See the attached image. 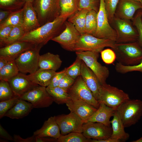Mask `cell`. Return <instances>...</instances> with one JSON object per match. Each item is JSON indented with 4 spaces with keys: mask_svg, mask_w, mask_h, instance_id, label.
Returning <instances> with one entry per match:
<instances>
[{
    "mask_svg": "<svg viewBox=\"0 0 142 142\" xmlns=\"http://www.w3.org/2000/svg\"><path fill=\"white\" fill-rule=\"evenodd\" d=\"M113 49L118 62L123 65H136L142 60V47L138 42L116 43Z\"/></svg>",
    "mask_w": 142,
    "mask_h": 142,
    "instance_id": "cell-2",
    "label": "cell"
},
{
    "mask_svg": "<svg viewBox=\"0 0 142 142\" xmlns=\"http://www.w3.org/2000/svg\"><path fill=\"white\" fill-rule=\"evenodd\" d=\"M61 135H64L72 132H82L84 121L73 112L67 114L55 116Z\"/></svg>",
    "mask_w": 142,
    "mask_h": 142,
    "instance_id": "cell-13",
    "label": "cell"
},
{
    "mask_svg": "<svg viewBox=\"0 0 142 142\" xmlns=\"http://www.w3.org/2000/svg\"><path fill=\"white\" fill-rule=\"evenodd\" d=\"M117 37L116 43H125L136 42L138 34L128 21L118 17L114 19Z\"/></svg>",
    "mask_w": 142,
    "mask_h": 142,
    "instance_id": "cell-14",
    "label": "cell"
},
{
    "mask_svg": "<svg viewBox=\"0 0 142 142\" xmlns=\"http://www.w3.org/2000/svg\"><path fill=\"white\" fill-rule=\"evenodd\" d=\"M141 4H142V1H141Z\"/></svg>",
    "mask_w": 142,
    "mask_h": 142,
    "instance_id": "cell-58",
    "label": "cell"
},
{
    "mask_svg": "<svg viewBox=\"0 0 142 142\" xmlns=\"http://www.w3.org/2000/svg\"><path fill=\"white\" fill-rule=\"evenodd\" d=\"M20 98L16 96L6 100L0 101V119L4 116L5 114L16 104Z\"/></svg>",
    "mask_w": 142,
    "mask_h": 142,
    "instance_id": "cell-39",
    "label": "cell"
},
{
    "mask_svg": "<svg viewBox=\"0 0 142 142\" xmlns=\"http://www.w3.org/2000/svg\"><path fill=\"white\" fill-rule=\"evenodd\" d=\"M97 12L93 10L89 11L86 15L85 33L94 36L97 26Z\"/></svg>",
    "mask_w": 142,
    "mask_h": 142,
    "instance_id": "cell-33",
    "label": "cell"
},
{
    "mask_svg": "<svg viewBox=\"0 0 142 142\" xmlns=\"http://www.w3.org/2000/svg\"><path fill=\"white\" fill-rule=\"evenodd\" d=\"M141 19H142V12H141Z\"/></svg>",
    "mask_w": 142,
    "mask_h": 142,
    "instance_id": "cell-57",
    "label": "cell"
},
{
    "mask_svg": "<svg viewBox=\"0 0 142 142\" xmlns=\"http://www.w3.org/2000/svg\"><path fill=\"white\" fill-rule=\"evenodd\" d=\"M75 81V79L66 74L62 78L58 87L68 92Z\"/></svg>",
    "mask_w": 142,
    "mask_h": 142,
    "instance_id": "cell-46",
    "label": "cell"
},
{
    "mask_svg": "<svg viewBox=\"0 0 142 142\" xmlns=\"http://www.w3.org/2000/svg\"><path fill=\"white\" fill-rule=\"evenodd\" d=\"M0 137L9 141H13V138L5 130L1 124H0Z\"/></svg>",
    "mask_w": 142,
    "mask_h": 142,
    "instance_id": "cell-49",
    "label": "cell"
},
{
    "mask_svg": "<svg viewBox=\"0 0 142 142\" xmlns=\"http://www.w3.org/2000/svg\"><path fill=\"white\" fill-rule=\"evenodd\" d=\"M92 139L86 138L81 133L72 132L66 135H61L57 142H91Z\"/></svg>",
    "mask_w": 142,
    "mask_h": 142,
    "instance_id": "cell-35",
    "label": "cell"
},
{
    "mask_svg": "<svg viewBox=\"0 0 142 142\" xmlns=\"http://www.w3.org/2000/svg\"><path fill=\"white\" fill-rule=\"evenodd\" d=\"M82 60L77 57L74 62L68 67L67 74L75 79L81 75Z\"/></svg>",
    "mask_w": 142,
    "mask_h": 142,
    "instance_id": "cell-40",
    "label": "cell"
},
{
    "mask_svg": "<svg viewBox=\"0 0 142 142\" xmlns=\"http://www.w3.org/2000/svg\"><path fill=\"white\" fill-rule=\"evenodd\" d=\"M36 136H32L24 139L18 135L14 134L13 135V141L15 142H35Z\"/></svg>",
    "mask_w": 142,
    "mask_h": 142,
    "instance_id": "cell-48",
    "label": "cell"
},
{
    "mask_svg": "<svg viewBox=\"0 0 142 142\" xmlns=\"http://www.w3.org/2000/svg\"><path fill=\"white\" fill-rule=\"evenodd\" d=\"M68 18L60 15L52 21L26 33L18 41L27 42L43 46L60 33Z\"/></svg>",
    "mask_w": 142,
    "mask_h": 142,
    "instance_id": "cell-1",
    "label": "cell"
},
{
    "mask_svg": "<svg viewBox=\"0 0 142 142\" xmlns=\"http://www.w3.org/2000/svg\"><path fill=\"white\" fill-rule=\"evenodd\" d=\"M8 62V61L6 59L0 57V70L4 67Z\"/></svg>",
    "mask_w": 142,
    "mask_h": 142,
    "instance_id": "cell-53",
    "label": "cell"
},
{
    "mask_svg": "<svg viewBox=\"0 0 142 142\" xmlns=\"http://www.w3.org/2000/svg\"><path fill=\"white\" fill-rule=\"evenodd\" d=\"M33 135L40 137L58 139L61 134L55 116H51L45 120L42 127L34 132Z\"/></svg>",
    "mask_w": 142,
    "mask_h": 142,
    "instance_id": "cell-21",
    "label": "cell"
},
{
    "mask_svg": "<svg viewBox=\"0 0 142 142\" xmlns=\"http://www.w3.org/2000/svg\"><path fill=\"white\" fill-rule=\"evenodd\" d=\"M13 27L8 26L0 28V44L8 37Z\"/></svg>",
    "mask_w": 142,
    "mask_h": 142,
    "instance_id": "cell-47",
    "label": "cell"
},
{
    "mask_svg": "<svg viewBox=\"0 0 142 142\" xmlns=\"http://www.w3.org/2000/svg\"><path fill=\"white\" fill-rule=\"evenodd\" d=\"M13 12L0 10V24L6 20Z\"/></svg>",
    "mask_w": 142,
    "mask_h": 142,
    "instance_id": "cell-50",
    "label": "cell"
},
{
    "mask_svg": "<svg viewBox=\"0 0 142 142\" xmlns=\"http://www.w3.org/2000/svg\"><path fill=\"white\" fill-rule=\"evenodd\" d=\"M36 45L29 42L18 41L0 48V57L8 62L15 61L22 53Z\"/></svg>",
    "mask_w": 142,
    "mask_h": 142,
    "instance_id": "cell-16",
    "label": "cell"
},
{
    "mask_svg": "<svg viewBox=\"0 0 142 142\" xmlns=\"http://www.w3.org/2000/svg\"><path fill=\"white\" fill-rule=\"evenodd\" d=\"M46 89L54 102L58 104H66L71 99L67 91L59 87L52 88L46 87Z\"/></svg>",
    "mask_w": 142,
    "mask_h": 142,
    "instance_id": "cell-30",
    "label": "cell"
},
{
    "mask_svg": "<svg viewBox=\"0 0 142 142\" xmlns=\"http://www.w3.org/2000/svg\"><path fill=\"white\" fill-rule=\"evenodd\" d=\"M132 142H142V137L139 139L131 141Z\"/></svg>",
    "mask_w": 142,
    "mask_h": 142,
    "instance_id": "cell-54",
    "label": "cell"
},
{
    "mask_svg": "<svg viewBox=\"0 0 142 142\" xmlns=\"http://www.w3.org/2000/svg\"><path fill=\"white\" fill-rule=\"evenodd\" d=\"M120 141L118 140L110 138L105 139L97 140L92 139L91 142H120Z\"/></svg>",
    "mask_w": 142,
    "mask_h": 142,
    "instance_id": "cell-52",
    "label": "cell"
},
{
    "mask_svg": "<svg viewBox=\"0 0 142 142\" xmlns=\"http://www.w3.org/2000/svg\"><path fill=\"white\" fill-rule=\"evenodd\" d=\"M56 73L52 70L39 68L34 73L25 75L33 83L46 87L50 84Z\"/></svg>",
    "mask_w": 142,
    "mask_h": 142,
    "instance_id": "cell-24",
    "label": "cell"
},
{
    "mask_svg": "<svg viewBox=\"0 0 142 142\" xmlns=\"http://www.w3.org/2000/svg\"><path fill=\"white\" fill-rule=\"evenodd\" d=\"M25 0H0V9L14 12L23 8Z\"/></svg>",
    "mask_w": 142,
    "mask_h": 142,
    "instance_id": "cell-36",
    "label": "cell"
},
{
    "mask_svg": "<svg viewBox=\"0 0 142 142\" xmlns=\"http://www.w3.org/2000/svg\"><path fill=\"white\" fill-rule=\"evenodd\" d=\"M137 1H138V2H139L141 3V1L142 0H135Z\"/></svg>",
    "mask_w": 142,
    "mask_h": 142,
    "instance_id": "cell-56",
    "label": "cell"
},
{
    "mask_svg": "<svg viewBox=\"0 0 142 142\" xmlns=\"http://www.w3.org/2000/svg\"><path fill=\"white\" fill-rule=\"evenodd\" d=\"M8 82L14 95L20 98L39 85L32 83L26 77L25 74L20 72L10 79Z\"/></svg>",
    "mask_w": 142,
    "mask_h": 142,
    "instance_id": "cell-18",
    "label": "cell"
},
{
    "mask_svg": "<svg viewBox=\"0 0 142 142\" xmlns=\"http://www.w3.org/2000/svg\"><path fill=\"white\" fill-rule=\"evenodd\" d=\"M118 3V17L125 19H132L135 12L142 9L141 3L135 0H119Z\"/></svg>",
    "mask_w": 142,
    "mask_h": 142,
    "instance_id": "cell-22",
    "label": "cell"
},
{
    "mask_svg": "<svg viewBox=\"0 0 142 142\" xmlns=\"http://www.w3.org/2000/svg\"><path fill=\"white\" fill-rule=\"evenodd\" d=\"M119 0H104L105 8L109 20L114 19Z\"/></svg>",
    "mask_w": 142,
    "mask_h": 142,
    "instance_id": "cell-41",
    "label": "cell"
},
{
    "mask_svg": "<svg viewBox=\"0 0 142 142\" xmlns=\"http://www.w3.org/2000/svg\"><path fill=\"white\" fill-rule=\"evenodd\" d=\"M60 0H34L33 6L40 25L53 21L59 16Z\"/></svg>",
    "mask_w": 142,
    "mask_h": 142,
    "instance_id": "cell-4",
    "label": "cell"
},
{
    "mask_svg": "<svg viewBox=\"0 0 142 142\" xmlns=\"http://www.w3.org/2000/svg\"><path fill=\"white\" fill-rule=\"evenodd\" d=\"M106 11L104 0H100L97 14V26L94 36L98 38L110 39L116 43V32L109 24Z\"/></svg>",
    "mask_w": 142,
    "mask_h": 142,
    "instance_id": "cell-9",
    "label": "cell"
},
{
    "mask_svg": "<svg viewBox=\"0 0 142 142\" xmlns=\"http://www.w3.org/2000/svg\"><path fill=\"white\" fill-rule=\"evenodd\" d=\"M98 0H79V9H86L89 11L93 10L98 12Z\"/></svg>",
    "mask_w": 142,
    "mask_h": 142,
    "instance_id": "cell-43",
    "label": "cell"
},
{
    "mask_svg": "<svg viewBox=\"0 0 142 142\" xmlns=\"http://www.w3.org/2000/svg\"><path fill=\"white\" fill-rule=\"evenodd\" d=\"M25 0L26 2H31L32 3L34 0Z\"/></svg>",
    "mask_w": 142,
    "mask_h": 142,
    "instance_id": "cell-55",
    "label": "cell"
},
{
    "mask_svg": "<svg viewBox=\"0 0 142 142\" xmlns=\"http://www.w3.org/2000/svg\"><path fill=\"white\" fill-rule=\"evenodd\" d=\"M116 110L103 103H100L99 108L84 123L87 122L99 123L110 126V119Z\"/></svg>",
    "mask_w": 142,
    "mask_h": 142,
    "instance_id": "cell-23",
    "label": "cell"
},
{
    "mask_svg": "<svg viewBox=\"0 0 142 142\" xmlns=\"http://www.w3.org/2000/svg\"><path fill=\"white\" fill-rule=\"evenodd\" d=\"M133 23L136 27L138 34V43L142 47V20L141 12L138 13L133 20Z\"/></svg>",
    "mask_w": 142,
    "mask_h": 142,
    "instance_id": "cell-45",
    "label": "cell"
},
{
    "mask_svg": "<svg viewBox=\"0 0 142 142\" xmlns=\"http://www.w3.org/2000/svg\"><path fill=\"white\" fill-rule=\"evenodd\" d=\"M66 104L70 112L74 113L85 121L88 119L97 109L79 99L71 98Z\"/></svg>",
    "mask_w": 142,
    "mask_h": 142,
    "instance_id": "cell-17",
    "label": "cell"
},
{
    "mask_svg": "<svg viewBox=\"0 0 142 142\" xmlns=\"http://www.w3.org/2000/svg\"><path fill=\"white\" fill-rule=\"evenodd\" d=\"M89 11L86 9H79L67 20L73 24L81 35L85 33L86 17Z\"/></svg>",
    "mask_w": 142,
    "mask_h": 142,
    "instance_id": "cell-28",
    "label": "cell"
},
{
    "mask_svg": "<svg viewBox=\"0 0 142 142\" xmlns=\"http://www.w3.org/2000/svg\"><path fill=\"white\" fill-rule=\"evenodd\" d=\"M35 136V142H57V139L53 138Z\"/></svg>",
    "mask_w": 142,
    "mask_h": 142,
    "instance_id": "cell-51",
    "label": "cell"
},
{
    "mask_svg": "<svg viewBox=\"0 0 142 142\" xmlns=\"http://www.w3.org/2000/svg\"><path fill=\"white\" fill-rule=\"evenodd\" d=\"M26 33L22 27H14L8 37L0 44V48L18 41Z\"/></svg>",
    "mask_w": 142,
    "mask_h": 142,
    "instance_id": "cell-34",
    "label": "cell"
},
{
    "mask_svg": "<svg viewBox=\"0 0 142 142\" xmlns=\"http://www.w3.org/2000/svg\"><path fill=\"white\" fill-rule=\"evenodd\" d=\"M33 108L31 103L19 98L15 105L5 114L12 119L22 118L28 115Z\"/></svg>",
    "mask_w": 142,
    "mask_h": 142,
    "instance_id": "cell-25",
    "label": "cell"
},
{
    "mask_svg": "<svg viewBox=\"0 0 142 142\" xmlns=\"http://www.w3.org/2000/svg\"><path fill=\"white\" fill-rule=\"evenodd\" d=\"M125 128L134 125L142 116V101L130 99L121 104L116 110Z\"/></svg>",
    "mask_w": 142,
    "mask_h": 142,
    "instance_id": "cell-3",
    "label": "cell"
},
{
    "mask_svg": "<svg viewBox=\"0 0 142 142\" xmlns=\"http://www.w3.org/2000/svg\"><path fill=\"white\" fill-rule=\"evenodd\" d=\"M19 71L15 61L8 62L0 70V80L8 81L19 74Z\"/></svg>",
    "mask_w": 142,
    "mask_h": 142,
    "instance_id": "cell-31",
    "label": "cell"
},
{
    "mask_svg": "<svg viewBox=\"0 0 142 142\" xmlns=\"http://www.w3.org/2000/svg\"><path fill=\"white\" fill-rule=\"evenodd\" d=\"M60 15L68 18L79 9V0H60Z\"/></svg>",
    "mask_w": 142,
    "mask_h": 142,
    "instance_id": "cell-29",
    "label": "cell"
},
{
    "mask_svg": "<svg viewBox=\"0 0 142 142\" xmlns=\"http://www.w3.org/2000/svg\"><path fill=\"white\" fill-rule=\"evenodd\" d=\"M64 24V29L52 40L59 43L66 50L75 51L76 45L81 35L72 23L66 20Z\"/></svg>",
    "mask_w": 142,
    "mask_h": 142,
    "instance_id": "cell-10",
    "label": "cell"
},
{
    "mask_svg": "<svg viewBox=\"0 0 142 142\" xmlns=\"http://www.w3.org/2000/svg\"><path fill=\"white\" fill-rule=\"evenodd\" d=\"M115 43L110 39L99 38L85 33L81 35L76 45L75 51H90L99 53L105 47L114 48Z\"/></svg>",
    "mask_w": 142,
    "mask_h": 142,
    "instance_id": "cell-6",
    "label": "cell"
},
{
    "mask_svg": "<svg viewBox=\"0 0 142 142\" xmlns=\"http://www.w3.org/2000/svg\"><path fill=\"white\" fill-rule=\"evenodd\" d=\"M16 96L8 81H0V101L11 99Z\"/></svg>",
    "mask_w": 142,
    "mask_h": 142,
    "instance_id": "cell-37",
    "label": "cell"
},
{
    "mask_svg": "<svg viewBox=\"0 0 142 142\" xmlns=\"http://www.w3.org/2000/svg\"><path fill=\"white\" fill-rule=\"evenodd\" d=\"M81 75L94 98L98 101L101 84L95 74L82 60Z\"/></svg>",
    "mask_w": 142,
    "mask_h": 142,
    "instance_id": "cell-19",
    "label": "cell"
},
{
    "mask_svg": "<svg viewBox=\"0 0 142 142\" xmlns=\"http://www.w3.org/2000/svg\"><path fill=\"white\" fill-rule=\"evenodd\" d=\"M99 53L90 51H76L77 57L83 60L95 74L100 84L105 83L110 72L108 68L102 65L98 61Z\"/></svg>",
    "mask_w": 142,
    "mask_h": 142,
    "instance_id": "cell-7",
    "label": "cell"
},
{
    "mask_svg": "<svg viewBox=\"0 0 142 142\" xmlns=\"http://www.w3.org/2000/svg\"><path fill=\"white\" fill-rule=\"evenodd\" d=\"M23 23V8L13 12L6 20L0 24V28L8 26L22 27Z\"/></svg>",
    "mask_w": 142,
    "mask_h": 142,
    "instance_id": "cell-32",
    "label": "cell"
},
{
    "mask_svg": "<svg viewBox=\"0 0 142 142\" xmlns=\"http://www.w3.org/2000/svg\"><path fill=\"white\" fill-rule=\"evenodd\" d=\"M62 61L58 54L50 52L40 55L39 60V68L56 71L60 67Z\"/></svg>",
    "mask_w": 142,
    "mask_h": 142,
    "instance_id": "cell-26",
    "label": "cell"
},
{
    "mask_svg": "<svg viewBox=\"0 0 142 142\" xmlns=\"http://www.w3.org/2000/svg\"><path fill=\"white\" fill-rule=\"evenodd\" d=\"M112 133L111 126L99 123L87 122L83 125L82 133L86 138L93 139H105L110 138Z\"/></svg>",
    "mask_w": 142,
    "mask_h": 142,
    "instance_id": "cell-15",
    "label": "cell"
},
{
    "mask_svg": "<svg viewBox=\"0 0 142 142\" xmlns=\"http://www.w3.org/2000/svg\"><path fill=\"white\" fill-rule=\"evenodd\" d=\"M117 72L121 74H125L133 71H139L142 73V60L138 64L132 65H126L119 63H117L115 66Z\"/></svg>",
    "mask_w": 142,
    "mask_h": 142,
    "instance_id": "cell-38",
    "label": "cell"
},
{
    "mask_svg": "<svg viewBox=\"0 0 142 142\" xmlns=\"http://www.w3.org/2000/svg\"><path fill=\"white\" fill-rule=\"evenodd\" d=\"M130 99L123 90L105 83L101 85L98 101L116 110L123 103Z\"/></svg>",
    "mask_w": 142,
    "mask_h": 142,
    "instance_id": "cell-5",
    "label": "cell"
},
{
    "mask_svg": "<svg viewBox=\"0 0 142 142\" xmlns=\"http://www.w3.org/2000/svg\"><path fill=\"white\" fill-rule=\"evenodd\" d=\"M68 92L71 98L80 99L97 109L99 108V102L94 98L81 75L75 79Z\"/></svg>",
    "mask_w": 142,
    "mask_h": 142,
    "instance_id": "cell-12",
    "label": "cell"
},
{
    "mask_svg": "<svg viewBox=\"0 0 142 142\" xmlns=\"http://www.w3.org/2000/svg\"><path fill=\"white\" fill-rule=\"evenodd\" d=\"M100 53L102 60L106 64H112L116 59V55L115 52L110 49L103 50Z\"/></svg>",
    "mask_w": 142,
    "mask_h": 142,
    "instance_id": "cell-42",
    "label": "cell"
},
{
    "mask_svg": "<svg viewBox=\"0 0 142 142\" xmlns=\"http://www.w3.org/2000/svg\"><path fill=\"white\" fill-rule=\"evenodd\" d=\"M68 67L65 68L62 70L56 72L53 77L50 83L47 87L52 88L58 87L63 77L67 74Z\"/></svg>",
    "mask_w": 142,
    "mask_h": 142,
    "instance_id": "cell-44",
    "label": "cell"
},
{
    "mask_svg": "<svg viewBox=\"0 0 142 142\" xmlns=\"http://www.w3.org/2000/svg\"><path fill=\"white\" fill-rule=\"evenodd\" d=\"M23 9V23L22 27L26 33L40 26L32 2H26Z\"/></svg>",
    "mask_w": 142,
    "mask_h": 142,
    "instance_id": "cell-20",
    "label": "cell"
},
{
    "mask_svg": "<svg viewBox=\"0 0 142 142\" xmlns=\"http://www.w3.org/2000/svg\"><path fill=\"white\" fill-rule=\"evenodd\" d=\"M20 98L30 102L33 108H37L48 107L54 102L53 98L47 92L46 87L39 85L25 93Z\"/></svg>",
    "mask_w": 142,
    "mask_h": 142,
    "instance_id": "cell-11",
    "label": "cell"
},
{
    "mask_svg": "<svg viewBox=\"0 0 142 142\" xmlns=\"http://www.w3.org/2000/svg\"><path fill=\"white\" fill-rule=\"evenodd\" d=\"M113 118L110 121L112 133L110 138L121 141H126L129 137V134L126 133L125 128L115 111Z\"/></svg>",
    "mask_w": 142,
    "mask_h": 142,
    "instance_id": "cell-27",
    "label": "cell"
},
{
    "mask_svg": "<svg viewBox=\"0 0 142 142\" xmlns=\"http://www.w3.org/2000/svg\"><path fill=\"white\" fill-rule=\"evenodd\" d=\"M43 46L36 45L22 53L15 60L20 73L32 74L39 68V52Z\"/></svg>",
    "mask_w": 142,
    "mask_h": 142,
    "instance_id": "cell-8",
    "label": "cell"
}]
</instances>
